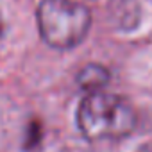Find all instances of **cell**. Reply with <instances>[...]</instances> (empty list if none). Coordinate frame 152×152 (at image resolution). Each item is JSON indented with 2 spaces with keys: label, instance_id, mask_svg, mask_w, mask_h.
<instances>
[{
  "label": "cell",
  "instance_id": "obj_5",
  "mask_svg": "<svg viewBox=\"0 0 152 152\" xmlns=\"http://www.w3.org/2000/svg\"><path fill=\"white\" fill-rule=\"evenodd\" d=\"M136 152H152V143H145V145L140 147Z\"/></svg>",
  "mask_w": 152,
  "mask_h": 152
},
{
  "label": "cell",
  "instance_id": "obj_3",
  "mask_svg": "<svg viewBox=\"0 0 152 152\" xmlns=\"http://www.w3.org/2000/svg\"><path fill=\"white\" fill-rule=\"evenodd\" d=\"M109 79L111 75L107 68H104L102 64H86L77 75L79 86L88 91H100L109 83Z\"/></svg>",
  "mask_w": 152,
  "mask_h": 152
},
{
  "label": "cell",
  "instance_id": "obj_6",
  "mask_svg": "<svg viewBox=\"0 0 152 152\" xmlns=\"http://www.w3.org/2000/svg\"><path fill=\"white\" fill-rule=\"evenodd\" d=\"M2 32H4V22H2V16H0V36H2Z\"/></svg>",
  "mask_w": 152,
  "mask_h": 152
},
{
  "label": "cell",
  "instance_id": "obj_1",
  "mask_svg": "<svg viewBox=\"0 0 152 152\" xmlns=\"http://www.w3.org/2000/svg\"><path fill=\"white\" fill-rule=\"evenodd\" d=\"M77 125L91 141L116 140L131 134L136 125V113L120 95L93 91L77 109Z\"/></svg>",
  "mask_w": 152,
  "mask_h": 152
},
{
  "label": "cell",
  "instance_id": "obj_2",
  "mask_svg": "<svg viewBox=\"0 0 152 152\" xmlns=\"http://www.w3.org/2000/svg\"><path fill=\"white\" fill-rule=\"evenodd\" d=\"M36 15L41 38L59 50L77 47L91 25L90 9L72 0H43Z\"/></svg>",
  "mask_w": 152,
  "mask_h": 152
},
{
  "label": "cell",
  "instance_id": "obj_4",
  "mask_svg": "<svg viewBox=\"0 0 152 152\" xmlns=\"http://www.w3.org/2000/svg\"><path fill=\"white\" fill-rule=\"evenodd\" d=\"M41 124L38 120H31L27 129H25V138H23V148L27 152H34L39 148L41 143Z\"/></svg>",
  "mask_w": 152,
  "mask_h": 152
}]
</instances>
